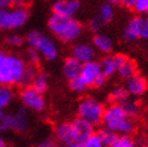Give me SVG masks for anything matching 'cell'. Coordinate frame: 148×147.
Returning a JSON list of instances; mask_svg holds the SVG:
<instances>
[{"label":"cell","instance_id":"cell-1","mask_svg":"<svg viewBox=\"0 0 148 147\" xmlns=\"http://www.w3.org/2000/svg\"><path fill=\"white\" fill-rule=\"evenodd\" d=\"M27 68V62L22 57L6 53L0 48V84H19Z\"/></svg>","mask_w":148,"mask_h":147},{"label":"cell","instance_id":"cell-2","mask_svg":"<svg viewBox=\"0 0 148 147\" xmlns=\"http://www.w3.org/2000/svg\"><path fill=\"white\" fill-rule=\"evenodd\" d=\"M130 118L131 117L128 116L121 104H113L105 109L102 122L106 128L113 130L114 133L129 135L135 129V124Z\"/></svg>","mask_w":148,"mask_h":147},{"label":"cell","instance_id":"cell-3","mask_svg":"<svg viewBox=\"0 0 148 147\" xmlns=\"http://www.w3.org/2000/svg\"><path fill=\"white\" fill-rule=\"evenodd\" d=\"M25 41L28 42L29 47L35 48L38 52L41 54L42 58H45L46 60L53 62L58 58V47L56 45V42L48 38L47 35L42 34L38 30H32L29 32Z\"/></svg>","mask_w":148,"mask_h":147},{"label":"cell","instance_id":"cell-4","mask_svg":"<svg viewBox=\"0 0 148 147\" xmlns=\"http://www.w3.org/2000/svg\"><path fill=\"white\" fill-rule=\"evenodd\" d=\"M29 19L27 6H14L0 9V29L14 30L23 27Z\"/></svg>","mask_w":148,"mask_h":147},{"label":"cell","instance_id":"cell-5","mask_svg":"<svg viewBox=\"0 0 148 147\" xmlns=\"http://www.w3.org/2000/svg\"><path fill=\"white\" fill-rule=\"evenodd\" d=\"M103 111H105V107H103L101 102L90 97L83 98L81 100L78 104V109H77L78 117L87 120L88 122L94 124V126H97L100 122H102Z\"/></svg>","mask_w":148,"mask_h":147},{"label":"cell","instance_id":"cell-6","mask_svg":"<svg viewBox=\"0 0 148 147\" xmlns=\"http://www.w3.org/2000/svg\"><path fill=\"white\" fill-rule=\"evenodd\" d=\"M79 77L84 81L88 87L89 86L101 87L105 83V80H106V76L103 75L100 63L95 62L94 59L82 64Z\"/></svg>","mask_w":148,"mask_h":147},{"label":"cell","instance_id":"cell-7","mask_svg":"<svg viewBox=\"0 0 148 147\" xmlns=\"http://www.w3.org/2000/svg\"><path fill=\"white\" fill-rule=\"evenodd\" d=\"M19 98L23 106L28 110H32V111L41 112L46 107V101L42 93L36 91L32 86L24 87V89L21 92Z\"/></svg>","mask_w":148,"mask_h":147},{"label":"cell","instance_id":"cell-8","mask_svg":"<svg viewBox=\"0 0 148 147\" xmlns=\"http://www.w3.org/2000/svg\"><path fill=\"white\" fill-rule=\"evenodd\" d=\"M143 21L145 17H142L141 14H136L132 16L129 21L127 25H125L124 30H123V38L127 41H136L137 39L141 38V30H142V25H143Z\"/></svg>","mask_w":148,"mask_h":147},{"label":"cell","instance_id":"cell-9","mask_svg":"<svg viewBox=\"0 0 148 147\" xmlns=\"http://www.w3.org/2000/svg\"><path fill=\"white\" fill-rule=\"evenodd\" d=\"M79 0H56L52 5V11L65 17H73L79 11Z\"/></svg>","mask_w":148,"mask_h":147},{"label":"cell","instance_id":"cell-10","mask_svg":"<svg viewBox=\"0 0 148 147\" xmlns=\"http://www.w3.org/2000/svg\"><path fill=\"white\" fill-rule=\"evenodd\" d=\"M72 128L73 133H75V140L78 144L83 142L86 139L94 134V124L88 122L87 120L81 118V117L72 122Z\"/></svg>","mask_w":148,"mask_h":147},{"label":"cell","instance_id":"cell-11","mask_svg":"<svg viewBox=\"0 0 148 147\" xmlns=\"http://www.w3.org/2000/svg\"><path fill=\"white\" fill-rule=\"evenodd\" d=\"M71 18L72 17H65V16H62V14L52 13V16L48 18V22H47L49 32L53 35H56L58 39H60L63 34L65 33L66 28H68Z\"/></svg>","mask_w":148,"mask_h":147},{"label":"cell","instance_id":"cell-12","mask_svg":"<svg viewBox=\"0 0 148 147\" xmlns=\"http://www.w3.org/2000/svg\"><path fill=\"white\" fill-rule=\"evenodd\" d=\"M29 128V115L25 107L17 109L11 113V130L23 133Z\"/></svg>","mask_w":148,"mask_h":147},{"label":"cell","instance_id":"cell-13","mask_svg":"<svg viewBox=\"0 0 148 147\" xmlns=\"http://www.w3.org/2000/svg\"><path fill=\"white\" fill-rule=\"evenodd\" d=\"M54 136L57 140L63 144H71V142H76L75 140V133H73V128H72V123L64 122L58 124L54 130Z\"/></svg>","mask_w":148,"mask_h":147},{"label":"cell","instance_id":"cell-14","mask_svg":"<svg viewBox=\"0 0 148 147\" xmlns=\"http://www.w3.org/2000/svg\"><path fill=\"white\" fill-rule=\"evenodd\" d=\"M95 49L94 46H90L88 43H77L72 47V57L81 63H87L94 59Z\"/></svg>","mask_w":148,"mask_h":147},{"label":"cell","instance_id":"cell-15","mask_svg":"<svg viewBox=\"0 0 148 147\" xmlns=\"http://www.w3.org/2000/svg\"><path fill=\"white\" fill-rule=\"evenodd\" d=\"M127 91L129 92V94L135 95V97L142 95L147 91V81L141 75L135 74L134 76H131L130 78H128Z\"/></svg>","mask_w":148,"mask_h":147},{"label":"cell","instance_id":"cell-16","mask_svg":"<svg viewBox=\"0 0 148 147\" xmlns=\"http://www.w3.org/2000/svg\"><path fill=\"white\" fill-rule=\"evenodd\" d=\"M81 69H82V63L78 62L76 58H73L72 56L66 58L63 64V74L64 76L68 78L69 81L72 78H76L79 76Z\"/></svg>","mask_w":148,"mask_h":147},{"label":"cell","instance_id":"cell-17","mask_svg":"<svg viewBox=\"0 0 148 147\" xmlns=\"http://www.w3.org/2000/svg\"><path fill=\"white\" fill-rule=\"evenodd\" d=\"M93 46L101 53H110L113 49V41L107 35L97 33L93 38Z\"/></svg>","mask_w":148,"mask_h":147},{"label":"cell","instance_id":"cell-18","mask_svg":"<svg viewBox=\"0 0 148 147\" xmlns=\"http://www.w3.org/2000/svg\"><path fill=\"white\" fill-rule=\"evenodd\" d=\"M13 101V91L11 86L0 84V111H5Z\"/></svg>","mask_w":148,"mask_h":147},{"label":"cell","instance_id":"cell-19","mask_svg":"<svg viewBox=\"0 0 148 147\" xmlns=\"http://www.w3.org/2000/svg\"><path fill=\"white\" fill-rule=\"evenodd\" d=\"M32 87H34L36 91H39L40 93L43 94L48 88V76L43 71H38L34 77Z\"/></svg>","mask_w":148,"mask_h":147},{"label":"cell","instance_id":"cell-20","mask_svg":"<svg viewBox=\"0 0 148 147\" xmlns=\"http://www.w3.org/2000/svg\"><path fill=\"white\" fill-rule=\"evenodd\" d=\"M136 70H137L136 64L132 62V60L128 59L123 65H121V67L118 68L117 72L119 74V76H121L122 78L128 80V78H130L131 76H134V75H135V74H136Z\"/></svg>","mask_w":148,"mask_h":147},{"label":"cell","instance_id":"cell-21","mask_svg":"<svg viewBox=\"0 0 148 147\" xmlns=\"http://www.w3.org/2000/svg\"><path fill=\"white\" fill-rule=\"evenodd\" d=\"M100 65H101V69H102L103 75H105L106 77L112 76L113 74H116L117 70H118L117 65H116V62L113 59V56L112 57H105L101 60Z\"/></svg>","mask_w":148,"mask_h":147},{"label":"cell","instance_id":"cell-22","mask_svg":"<svg viewBox=\"0 0 148 147\" xmlns=\"http://www.w3.org/2000/svg\"><path fill=\"white\" fill-rule=\"evenodd\" d=\"M98 136L100 137V140L102 141L103 146L105 147H110L111 145H112L116 140H117V137H118V134L114 133L113 130H111L108 128H103L101 130H99V133H98Z\"/></svg>","mask_w":148,"mask_h":147},{"label":"cell","instance_id":"cell-23","mask_svg":"<svg viewBox=\"0 0 148 147\" xmlns=\"http://www.w3.org/2000/svg\"><path fill=\"white\" fill-rule=\"evenodd\" d=\"M38 72V69H36L35 65H32V64H27V68H25V71L23 74V77H22V81L19 86L22 87H29L33 84V81H34V77Z\"/></svg>","mask_w":148,"mask_h":147},{"label":"cell","instance_id":"cell-24","mask_svg":"<svg viewBox=\"0 0 148 147\" xmlns=\"http://www.w3.org/2000/svg\"><path fill=\"white\" fill-rule=\"evenodd\" d=\"M114 16V9H113V5H111L110 3H105L100 6V10H99V17L105 22V23H108L113 19Z\"/></svg>","mask_w":148,"mask_h":147},{"label":"cell","instance_id":"cell-25","mask_svg":"<svg viewBox=\"0 0 148 147\" xmlns=\"http://www.w3.org/2000/svg\"><path fill=\"white\" fill-rule=\"evenodd\" d=\"M110 98L112 101H114V104H122L123 101L129 98V92L125 88H116L111 93Z\"/></svg>","mask_w":148,"mask_h":147},{"label":"cell","instance_id":"cell-26","mask_svg":"<svg viewBox=\"0 0 148 147\" xmlns=\"http://www.w3.org/2000/svg\"><path fill=\"white\" fill-rule=\"evenodd\" d=\"M121 105L123 106V109L125 110V112L128 113L129 117H135V116L138 115L140 106H138V104H137L136 101H134V100H129V98H128L125 101H123Z\"/></svg>","mask_w":148,"mask_h":147},{"label":"cell","instance_id":"cell-27","mask_svg":"<svg viewBox=\"0 0 148 147\" xmlns=\"http://www.w3.org/2000/svg\"><path fill=\"white\" fill-rule=\"evenodd\" d=\"M40 59H41V54L36 51L35 48L33 47H29L25 52V62L28 64H32V65H38L40 63Z\"/></svg>","mask_w":148,"mask_h":147},{"label":"cell","instance_id":"cell-28","mask_svg":"<svg viewBox=\"0 0 148 147\" xmlns=\"http://www.w3.org/2000/svg\"><path fill=\"white\" fill-rule=\"evenodd\" d=\"M69 86L71 88V91L72 92H75V93H83L86 89H87V84L79 76L76 77V78H72L69 81Z\"/></svg>","mask_w":148,"mask_h":147},{"label":"cell","instance_id":"cell-29","mask_svg":"<svg viewBox=\"0 0 148 147\" xmlns=\"http://www.w3.org/2000/svg\"><path fill=\"white\" fill-rule=\"evenodd\" d=\"M11 130V113L0 111V134Z\"/></svg>","mask_w":148,"mask_h":147},{"label":"cell","instance_id":"cell-30","mask_svg":"<svg viewBox=\"0 0 148 147\" xmlns=\"http://www.w3.org/2000/svg\"><path fill=\"white\" fill-rule=\"evenodd\" d=\"M110 147H136V145L134 141H132V139L130 136L122 135V136H118L117 140Z\"/></svg>","mask_w":148,"mask_h":147},{"label":"cell","instance_id":"cell-31","mask_svg":"<svg viewBox=\"0 0 148 147\" xmlns=\"http://www.w3.org/2000/svg\"><path fill=\"white\" fill-rule=\"evenodd\" d=\"M81 147H105V146H103L98 134H93L88 139H86L83 142H81Z\"/></svg>","mask_w":148,"mask_h":147},{"label":"cell","instance_id":"cell-32","mask_svg":"<svg viewBox=\"0 0 148 147\" xmlns=\"http://www.w3.org/2000/svg\"><path fill=\"white\" fill-rule=\"evenodd\" d=\"M6 45H9L11 47H21L24 43V38L18 34H11L5 39Z\"/></svg>","mask_w":148,"mask_h":147},{"label":"cell","instance_id":"cell-33","mask_svg":"<svg viewBox=\"0 0 148 147\" xmlns=\"http://www.w3.org/2000/svg\"><path fill=\"white\" fill-rule=\"evenodd\" d=\"M103 24H105V22H103L99 16H97V17H94L89 21L88 27H89V29L93 33H99L101 30V28L103 27Z\"/></svg>","mask_w":148,"mask_h":147},{"label":"cell","instance_id":"cell-34","mask_svg":"<svg viewBox=\"0 0 148 147\" xmlns=\"http://www.w3.org/2000/svg\"><path fill=\"white\" fill-rule=\"evenodd\" d=\"M134 11L137 14H146L148 12V0H137Z\"/></svg>","mask_w":148,"mask_h":147},{"label":"cell","instance_id":"cell-35","mask_svg":"<svg viewBox=\"0 0 148 147\" xmlns=\"http://www.w3.org/2000/svg\"><path fill=\"white\" fill-rule=\"evenodd\" d=\"M113 59H114V62H116L117 68H119L121 65H123L125 62L129 59V58H128L127 56H124V54H116V56H113Z\"/></svg>","mask_w":148,"mask_h":147},{"label":"cell","instance_id":"cell-36","mask_svg":"<svg viewBox=\"0 0 148 147\" xmlns=\"http://www.w3.org/2000/svg\"><path fill=\"white\" fill-rule=\"evenodd\" d=\"M141 39L148 40V18L147 17H145V21H143V25L141 30Z\"/></svg>","mask_w":148,"mask_h":147},{"label":"cell","instance_id":"cell-37","mask_svg":"<svg viewBox=\"0 0 148 147\" xmlns=\"http://www.w3.org/2000/svg\"><path fill=\"white\" fill-rule=\"evenodd\" d=\"M136 1H137V0H123L122 5L124 7H127L128 10H134V7L136 5Z\"/></svg>","mask_w":148,"mask_h":147},{"label":"cell","instance_id":"cell-38","mask_svg":"<svg viewBox=\"0 0 148 147\" xmlns=\"http://www.w3.org/2000/svg\"><path fill=\"white\" fill-rule=\"evenodd\" d=\"M56 145H54V142L51 140V139H45V140H42L39 145H38V147H54Z\"/></svg>","mask_w":148,"mask_h":147},{"label":"cell","instance_id":"cell-39","mask_svg":"<svg viewBox=\"0 0 148 147\" xmlns=\"http://www.w3.org/2000/svg\"><path fill=\"white\" fill-rule=\"evenodd\" d=\"M14 0H0V9H5V7H11L13 5Z\"/></svg>","mask_w":148,"mask_h":147},{"label":"cell","instance_id":"cell-40","mask_svg":"<svg viewBox=\"0 0 148 147\" xmlns=\"http://www.w3.org/2000/svg\"><path fill=\"white\" fill-rule=\"evenodd\" d=\"M29 0H14L13 1V5L14 6H27Z\"/></svg>","mask_w":148,"mask_h":147},{"label":"cell","instance_id":"cell-41","mask_svg":"<svg viewBox=\"0 0 148 147\" xmlns=\"http://www.w3.org/2000/svg\"><path fill=\"white\" fill-rule=\"evenodd\" d=\"M107 3H110L111 5H122L123 3V0H107Z\"/></svg>","mask_w":148,"mask_h":147},{"label":"cell","instance_id":"cell-42","mask_svg":"<svg viewBox=\"0 0 148 147\" xmlns=\"http://www.w3.org/2000/svg\"><path fill=\"white\" fill-rule=\"evenodd\" d=\"M0 147H7L6 145V141H5V139L0 135Z\"/></svg>","mask_w":148,"mask_h":147},{"label":"cell","instance_id":"cell-43","mask_svg":"<svg viewBox=\"0 0 148 147\" xmlns=\"http://www.w3.org/2000/svg\"><path fill=\"white\" fill-rule=\"evenodd\" d=\"M54 147H57V146H54ZM60 147H65V146H64V145H63V146H60Z\"/></svg>","mask_w":148,"mask_h":147},{"label":"cell","instance_id":"cell-44","mask_svg":"<svg viewBox=\"0 0 148 147\" xmlns=\"http://www.w3.org/2000/svg\"><path fill=\"white\" fill-rule=\"evenodd\" d=\"M146 147H148V142H147V145H146Z\"/></svg>","mask_w":148,"mask_h":147},{"label":"cell","instance_id":"cell-45","mask_svg":"<svg viewBox=\"0 0 148 147\" xmlns=\"http://www.w3.org/2000/svg\"><path fill=\"white\" fill-rule=\"evenodd\" d=\"M147 133H148V127H147Z\"/></svg>","mask_w":148,"mask_h":147}]
</instances>
